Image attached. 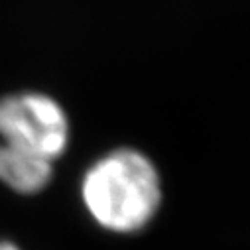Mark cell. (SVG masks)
Instances as JSON below:
<instances>
[{
  "mask_svg": "<svg viewBox=\"0 0 250 250\" xmlns=\"http://www.w3.org/2000/svg\"><path fill=\"white\" fill-rule=\"evenodd\" d=\"M81 199L99 227L130 234L154 221L162 203V179L148 156L118 148L85 171Z\"/></svg>",
  "mask_w": 250,
  "mask_h": 250,
  "instance_id": "cell-1",
  "label": "cell"
},
{
  "mask_svg": "<svg viewBox=\"0 0 250 250\" xmlns=\"http://www.w3.org/2000/svg\"><path fill=\"white\" fill-rule=\"evenodd\" d=\"M2 144L55 162L69 144V120L61 104L43 93H18L0 99Z\"/></svg>",
  "mask_w": 250,
  "mask_h": 250,
  "instance_id": "cell-2",
  "label": "cell"
},
{
  "mask_svg": "<svg viewBox=\"0 0 250 250\" xmlns=\"http://www.w3.org/2000/svg\"><path fill=\"white\" fill-rule=\"evenodd\" d=\"M53 162L34 152L0 144V181L22 195L40 193L51 181Z\"/></svg>",
  "mask_w": 250,
  "mask_h": 250,
  "instance_id": "cell-3",
  "label": "cell"
},
{
  "mask_svg": "<svg viewBox=\"0 0 250 250\" xmlns=\"http://www.w3.org/2000/svg\"><path fill=\"white\" fill-rule=\"evenodd\" d=\"M0 250H22L20 246H16L14 242H8V240H0Z\"/></svg>",
  "mask_w": 250,
  "mask_h": 250,
  "instance_id": "cell-4",
  "label": "cell"
}]
</instances>
